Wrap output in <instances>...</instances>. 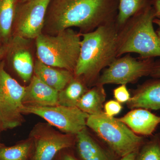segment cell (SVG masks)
I'll return each mask as SVG.
<instances>
[{
	"instance_id": "cell-2",
	"label": "cell",
	"mask_w": 160,
	"mask_h": 160,
	"mask_svg": "<svg viewBox=\"0 0 160 160\" xmlns=\"http://www.w3.org/2000/svg\"><path fill=\"white\" fill-rule=\"evenodd\" d=\"M118 28L116 22L81 33L80 51L75 76L86 83H95L100 73L118 58Z\"/></svg>"
},
{
	"instance_id": "cell-31",
	"label": "cell",
	"mask_w": 160,
	"mask_h": 160,
	"mask_svg": "<svg viewBox=\"0 0 160 160\" xmlns=\"http://www.w3.org/2000/svg\"><path fill=\"white\" fill-rule=\"evenodd\" d=\"M21 3L25 2H27V1H29V0H19Z\"/></svg>"
},
{
	"instance_id": "cell-5",
	"label": "cell",
	"mask_w": 160,
	"mask_h": 160,
	"mask_svg": "<svg viewBox=\"0 0 160 160\" xmlns=\"http://www.w3.org/2000/svg\"><path fill=\"white\" fill-rule=\"evenodd\" d=\"M86 126L119 157L138 151L145 142L143 137L135 133L118 118L108 116L104 112L100 114L89 115Z\"/></svg>"
},
{
	"instance_id": "cell-7",
	"label": "cell",
	"mask_w": 160,
	"mask_h": 160,
	"mask_svg": "<svg viewBox=\"0 0 160 160\" xmlns=\"http://www.w3.org/2000/svg\"><path fill=\"white\" fill-rule=\"evenodd\" d=\"M158 62L153 58L137 59L127 53L116 58L100 75L94 85H126L136 82L140 78L150 75Z\"/></svg>"
},
{
	"instance_id": "cell-15",
	"label": "cell",
	"mask_w": 160,
	"mask_h": 160,
	"mask_svg": "<svg viewBox=\"0 0 160 160\" xmlns=\"http://www.w3.org/2000/svg\"><path fill=\"white\" fill-rule=\"evenodd\" d=\"M34 73L44 83L59 92L74 77L72 72L48 66L38 58L34 62Z\"/></svg>"
},
{
	"instance_id": "cell-11",
	"label": "cell",
	"mask_w": 160,
	"mask_h": 160,
	"mask_svg": "<svg viewBox=\"0 0 160 160\" xmlns=\"http://www.w3.org/2000/svg\"><path fill=\"white\" fill-rule=\"evenodd\" d=\"M59 91L44 83L36 75L26 87L22 100L24 106L46 107L58 105Z\"/></svg>"
},
{
	"instance_id": "cell-23",
	"label": "cell",
	"mask_w": 160,
	"mask_h": 160,
	"mask_svg": "<svg viewBox=\"0 0 160 160\" xmlns=\"http://www.w3.org/2000/svg\"><path fill=\"white\" fill-rule=\"evenodd\" d=\"M113 96L116 101L120 103H127L131 98L126 85H121L113 90Z\"/></svg>"
},
{
	"instance_id": "cell-9",
	"label": "cell",
	"mask_w": 160,
	"mask_h": 160,
	"mask_svg": "<svg viewBox=\"0 0 160 160\" xmlns=\"http://www.w3.org/2000/svg\"><path fill=\"white\" fill-rule=\"evenodd\" d=\"M50 2L29 0L18 5L13 24V35L31 40L42 34Z\"/></svg>"
},
{
	"instance_id": "cell-29",
	"label": "cell",
	"mask_w": 160,
	"mask_h": 160,
	"mask_svg": "<svg viewBox=\"0 0 160 160\" xmlns=\"http://www.w3.org/2000/svg\"><path fill=\"white\" fill-rule=\"evenodd\" d=\"M153 22L154 24H156V25H157V26H158V30L156 31V32L158 37L160 39V19L155 18L153 20Z\"/></svg>"
},
{
	"instance_id": "cell-27",
	"label": "cell",
	"mask_w": 160,
	"mask_h": 160,
	"mask_svg": "<svg viewBox=\"0 0 160 160\" xmlns=\"http://www.w3.org/2000/svg\"><path fill=\"white\" fill-rule=\"evenodd\" d=\"M138 150L132 152L129 154L126 155L125 156L121 158L120 160H135L137 154Z\"/></svg>"
},
{
	"instance_id": "cell-19",
	"label": "cell",
	"mask_w": 160,
	"mask_h": 160,
	"mask_svg": "<svg viewBox=\"0 0 160 160\" xmlns=\"http://www.w3.org/2000/svg\"><path fill=\"white\" fill-rule=\"evenodd\" d=\"M86 82L75 76L65 88L59 92L58 104L67 107H77L78 102L87 90Z\"/></svg>"
},
{
	"instance_id": "cell-24",
	"label": "cell",
	"mask_w": 160,
	"mask_h": 160,
	"mask_svg": "<svg viewBox=\"0 0 160 160\" xmlns=\"http://www.w3.org/2000/svg\"><path fill=\"white\" fill-rule=\"evenodd\" d=\"M122 108L121 103L115 100H110L104 105V112L108 116L114 117L121 112Z\"/></svg>"
},
{
	"instance_id": "cell-13",
	"label": "cell",
	"mask_w": 160,
	"mask_h": 160,
	"mask_svg": "<svg viewBox=\"0 0 160 160\" xmlns=\"http://www.w3.org/2000/svg\"><path fill=\"white\" fill-rule=\"evenodd\" d=\"M131 109H160V78L146 81L135 90L127 102Z\"/></svg>"
},
{
	"instance_id": "cell-17",
	"label": "cell",
	"mask_w": 160,
	"mask_h": 160,
	"mask_svg": "<svg viewBox=\"0 0 160 160\" xmlns=\"http://www.w3.org/2000/svg\"><path fill=\"white\" fill-rule=\"evenodd\" d=\"M106 98L104 86L95 85L83 94L77 107L89 115L101 114L104 112L103 109Z\"/></svg>"
},
{
	"instance_id": "cell-4",
	"label": "cell",
	"mask_w": 160,
	"mask_h": 160,
	"mask_svg": "<svg viewBox=\"0 0 160 160\" xmlns=\"http://www.w3.org/2000/svg\"><path fill=\"white\" fill-rule=\"evenodd\" d=\"M81 40L80 32L72 28L53 35L42 33L35 39L37 58L48 66L74 73Z\"/></svg>"
},
{
	"instance_id": "cell-8",
	"label": "cell",
	"mask_w": 160,
	"mask_h": 160,
	"mask_svg": "<svg viewBox=\"0 0 160 160\" xmlns=\"http://www.w3.org/2000/svg\"><path fill=\"white\" fill-rule=\"evenodd\" d=\"M22 113L38 116L66 134L77 135L85 129L89 114L77 107L57 105L46 107L24 106Z\"/></svg>"
},
{
	"instance_id": "cell-3",
	"label": "cell",
	"mask_w": 160,
	"mask_h": 160,
	"mask_svg": "<svg viewBox=\"0 0 160 160\" xmlns=\"http://www.w3.org/2000/svg\"><path fill=\"white\" fill-rule=\"evenodd\" d=\"M155 18L150 4L118 29V58L130 53L138 54L141 59L160 57V39L153 25Z\"/></svg>"
},
{
	"instance_id": "cell-12",
	"label": "cell",
	"mask_w": 160,
	"mask_h": 160,
	"mask_svg": "<svg viewBox=\"0 0 160 160\" xmlns=\"http://www.w3.org/2000/svg\"><path fill=\"white\" fill-rule=\"evenodd\" d=\"M71 135L46 132L36 141L34 160H52L58 152L72 145Z\"/></svg>"
},
{
	"instance_id": "cell-32",
	"label": "cell",
	"mask_w": 160,
	"mask_h": 160,
	"mask_svg": "<svg viewBox=\"0 0 160 160\" xmlns=\"http://www.w3.org/2000/svg\"><path fill=\"white\" fill-rule=\"evenodd\" d=\"M0 126H1V122H0Z\"/></svg>"
},
{
	"instance_id": "cell-1",
	"label": "cell",
	"mask_w": 160,
	"mask_h": 160,
	"mask_svg": "<svg viewBox=\"0 0 160 160\" xmlns=\"http://www.w3.org/2000/svg\"><path fill=\"white\" fill-rule=\"evenodd\" d=\"M118 0H50L43 33L55 35L72 27L80 33L116 22Z\"/></svg>"
},
{
	"instance_id": "cell-16",
	"label": "cell",
	"mask_w": 160,
	"mask_h": 160,
	"mask_svg": "<svg viewBox=\"0 0 160 160\" xmlns=\"http://www.w3.org/2000/svg\"><path fill=\"white\" fill-rule=\"evenodd\" d=\"M76 135L78 153L82 160H115L116 156L103 149L91 137L86 128Z\"/></svg>"
},
{
	"instance_id": "cell-18",
	"label": "cell",
	"mask_w": 160,
	"mask_h": 160,
	"mask_svg": "<svg viewBox=\"0 0 160 160\" xmlns=\"http://www.w3.org/2000/svg\"><path fill=\"white\" fill-rule=\"evenodd\" d=\"M18 0H0V41L6 45L12 37Z\"/></svg>"
},
{
	"instance_id": "cell-22",
	"label": "cell",
	"mask_w": 160,
	"mask_h": 160,
	"mask_svg": "<svg viewBox=\"0 0 160 160\" xmlns=\"http://www.w3.org/2000/svg\"><path fill=\"white\" fill-rule=\"evenodd\" d=\"M31 147V143L27 142L12 147L0 148V160H26Z\"/></svg>"
},
{
	"instance_id": "cell-20",
	"label": "cell",
	"mask_w": 160,
	"mask_h": 160,
	"mask_svg": "<svg viewBox=\"0 0 160 160\" xmlns=\"http://www.w3.org/2000/svg\"><path fill=\"white\" fill-rule=\"evenodd\" d=\"M151 4V0H118L116 24L120 29L132 17Z\"/></svg>"
},
{
	"instance_id": "cell-25",
	"label": "cell",
	"mask_w": 160,
	"mask_h": 160,
	"mask_svg": "<svg viewBox=\"0 0 160 160\" xmlns=\"http://www.w3.org/2000/svg\"><path fill=\"white\" fill-rule=\"evenodd\" d=\"M151 4L154 9L156 17L160 19V0H151Z\"/></svg>"
},
{
	"instance_id": "cell-30",
	"label": "cell",
	"mask_w": 160,
	"mask_h": 160,
	"mask_svg": "<svg viewBox=\"0 0 160 160\" xmlns=\"http://www.w3.org/2000/svg\"><path fill=\"white\" fill-rule=\"evenodd\" d=\"M63 160H77L75 158H74L72 157V156L71 155H66L64 157V159H63Z\"/></svg>"
},
{
	"instance_id": "cell-21",
	"label": "cell",
	"mask_w": 160,
	"mask_h": 160,
	"mask_svg": "<svg viewBox=\"0 0 160 160\" xmlns=\"http://www.w3.org/2000/svg\"><path fill=\"white\" fill-rule=\"evenodd\" d=\"M135 160H160V135L157 134L140 147Z\"/></svg>"
},
{
	"instance_id": "cell-10",
	"label": "cell",
	"mask_w": 160,
	"mask_h": 160,
	"mask_svg": "<svg viewBox=\"0 0 160 160\" xmlns=\"http://www.w3.org/2000/svg\"><path fill=\"white\" fill-rule=\"evenodd\" d=\"M31 40L12 35L6 45V54L15 71L25 82H30L34 62L30 47Z\"/></svg>"
},
{
	"instance_id": "cell-28",
	"label": "cell",
	"mask_w": 160,
	"mask_h": 160,
	"mask_svg": "<svg viewBox=\"0 0 160 160\" xmlns=\"http://www.w3.org/2000/svg\"><path fill=\"white\" fill-rule=\"evenodd\" d=\"M6 45L0 41V60L6 54Z\"/></svg>"
},
{
	"instance_id": "cell-26",
	"label": "cell",
	"mask_w": 160,
	"mask_h": 160,
	"mask_svg": "<svg viewBox=\"0 0 160 160\" xmlns=\"http://www.w3.org/2000/svg\"><path fill=\"white\" fill-rule=\"evenodd\" d=\"M149 76L154 78H160V61L155 66Z\"/></svg>"
},
{
	"instance_id": "cell-6",
	"label": "cell",
	"mask_w": 160,
	"mask_h": 160,
	"mask_svg": "<svg viewBox=\"0 0 160 160\" xmlns=\"http://www.w3.org/2000/svg\"><path fill=\"white\" fill-rule=\"evenodd\" d=\"M25 89L6 71L4 63L0 61V122L4 129H12L22 122Z\"/></svg>"
},
{
	"instance_id": "cell-14",
	"label": "cell",
	"mask_w": 160,
	"mask_h": 160,
	"mask_svg": "<svg viewBox=\"0 0 160 160\" xmlns=\"http://www.w3.org/2000/svg\"><path fill=\"white\" fill-rule=\"evenodd\" d=\"M118 119L136 134L152 135L160 124V116L148 109L136 108Z\"/></svg>"
}]
</instances>
